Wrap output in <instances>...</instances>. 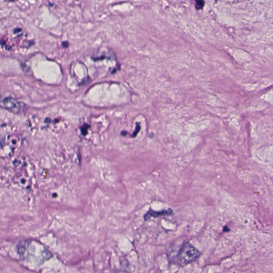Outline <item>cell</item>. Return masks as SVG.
I'll return each mask as SVG.
<instances>
[{"instance_id":"cell-1","label":"cell","mask_w":273,"mask_h":273,"mask_svg":"<svg viewBox=\"0 0 273 273\" xmlns=\"http://www.w3.org/2000/svg\"><path fill=\"white\" fill-rule=\"evenodd\" d=\"M201 255L200 251L190 242L185 241L181 246L177 255L173 258L175 263L185 266L196 261Z\"/></svg>"},{"instance_id":"cell-2","label":"cell","mask_w":273,"mask_h":273,"mask_svg":"<svg viewBox=\"0 0 273 273\" xmlns=\"http://www.w3.org/2000/svg\"><path fill=\"white\" fill-rule=\"evenodd\" d=\"M2 103L4 109L11 112L18 114L22 111V104L17 101L16 99L11 97L4 98L2 101Z\"/></svg>"},{"instance_id":"cell-3","label":"cell","mask_w":273,"mask_h":273,"mask_svg":"<svg viewBox=\"0 0 273 273\" xmlns=\"http://www.w3.org/2000/svg\"><path fill=\"white\" fill-rule=\"evenodd\" d=\"M173 211L171 209H168L166 210H162L161 211H155L153 210L150 209L144 216V219L145 221L148 220L152 217L158 218L162 216H168L172 215Z\"/></svg>"},{"instance_id":"cell-4","label":"cell","mask_w":273,"mask_h":273,"mask_svg":"<svg viewBox=\"0 0 273 273\" xmlns=\"http://www.w3.org/2000/svg\"><path fill=\"white\" fill-rule=\"evenodd\" d=\"M204 4V2L203 1H197L196 2V5H195V8L197 10H200L203 8Z\"/></svg>"},{"instance_id":"cell-5","label":"cell","mask_w":273,"mask_h":273,"mask_svg":"<svg viewBox=\"0 0 273 273\" xmlns=\"http://www.w3.org/2000/svg\"><path fill=\"white\" fill-rule=\"evenodd\" d=\"M140 129V125H139V123H136V131H135V132L133 133V137H135V136H136V135L138 134V133L139 132Z\"/></svg>"},{"instance_id":"cell-6","label":"cell","mask_w":273,"mask_h":273,"mask_svg":"<svg viewBox=\"0 0 273 273\" xmlns=\"http://www.w3.org/2000/svg\"><path fill=\"white\" fill-rule=\"evenodd\" d=\"M62 46H64V47H67V46H68V42H64L62 43Z\"/></svg>"}]
</instances>
